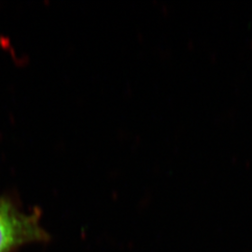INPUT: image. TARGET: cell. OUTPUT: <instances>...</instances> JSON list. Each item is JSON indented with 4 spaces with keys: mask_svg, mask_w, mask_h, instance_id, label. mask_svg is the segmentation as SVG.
I'll return each instance as SVG.
<instances>
[{
    "mask_svg": "<svg viewBox=\"0 0 252 252\" xmlns=\"http://www.w3.org/2000/svg\"><path fill=\"white\" fill-rule=\"evenodd\" d=\"M47 239L36 212L27 214L9 198L0 197V252H13L25 244Z\"/></svg>",
    "mask_w": 252,
    "mask_h": 252,
    "instance_id": "6da1fadb",
    "label": "cell"
}]
</instances>
